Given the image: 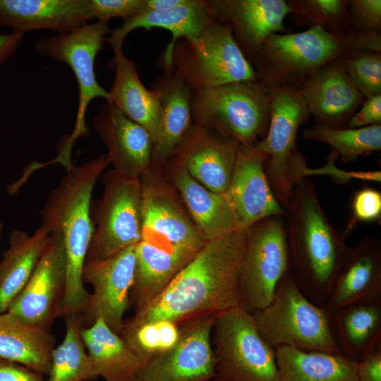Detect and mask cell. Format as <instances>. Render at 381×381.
Segmentation results:
<instances>
[{"mask_svg": "<svg viewBox=\"0 0 381 381\" xmlns=\"http://www.w3.org/2000/svg\"><path fill=\"white\" fill-rule=\"evenodd\" d=\"M246 241L247 229L206 241L163 291L126 322L167 320L180 326L241 307L239 274Z\"/></svg>", "mask_w": 381, "mask_h": 381, "instance_id": "1", "label": "cell"}, {"mask_svg": "<svg viewBox=\"0 0 381 381\" xmlns=\"http://www.w3.org/2000/svg\"><path fill=\"white\" fill-rule=\"evenodd\" d=\"M285 210L291 274L309 299L327 301L350 247L329 222L312 181L294 184Z\"/></svg>", "mask_w": 381, "mask_h": 381, "instance_id": "2", "label": "cell"}, {"mask_svg": "<svg viewBox=\"0 0 381 381\" xmlns=\"http://www.w3.org/2000/svg\"><path fill=\"white\" fill-rule=\"evenodd\" d=\"M106 154L80 165L72 164L59 185L48 193L40 211L42 224L62 236L66 255V281L58 315H80L90 294L82 273L93 233L92 193L108 166Z\"/></svg>", "mask_w": 381, "mask_h": 381, "instance_id": "3", "label": "cell"}, {"mask_svg": "<svg viewBox=\"0 0 381 381\" xmlns=\"http://www.w3.org/2000/svg\"><path fill=\"white\" fill-rule=\"evenodd\" d=\"M358 50L381 53V32L337 35L311 27L299 32L270 35L253 66L258 81L266 89L288 86L299 90L325 65Z\"/></svg>", "mask_w": 381, "mask_h": 381, "instance_id": "4", "label": "cell"}, {"mask_svg": "<svg viewBox=\"0 0 381 381\" xmlns=\"http://www.w3.org/2000/svg\"><path fill=\"white\" fill-rule=\"evenodd\" d=\"M252 315L260 334L274 350L290 346L340 353L331 329L329 310L313 303L290 271L279 281L270 303Z\"/></svg>", "mask_w": 381, "mask_h": 381, "instance_id": "5", "label": "cell"}, {"mask_svg": "<svg viewBox=\"0 0 381 381\" xmlns=\"http://www.w3.org/2000/svg\"><path fill=\"white\" fill-rule=\"evenodd\" d=\"M190 111L195 125L253 147L268 129L270 94L258 81L229 83L192 92Z\"/></svg>", "mask_w": 381, "mask_h": 381, "instance_id": "6", "label": "cell"}, {"mask_svg": "<svg viewBox=\"0 0 381 381\" xmlns=\"http://www.w3.org/2000/svg\"><path fill=\"white\" fill-rule=\"evenodd\" d=\"M171 64V71L192 92L232 82L258 81L255 69L236 42L231 27L214 18L199 35L175 43Z\"/></svg>", "mask_w": 381, "mask_h": 381, "instance_id": "7", "label": "cell"}, {"mask_svg": "<svg viewBox=\"0 0 381 381\" xmlns=\"http://www.w3.org/2000/svg\"><path fill=\"white\" fill-rule=\"evenodd\" d=\"M211 343L217 376L229 381H279L274 350L243 308L215 317Z\"/></svg>", "mask_w": 381, "mask_h": 381, "instance_id": "8", "label": "cell"}, {"mask_svg": "<svg viewBox=\"0 0 381 381\" xmlns=\"http://www.w3.org/2000/svg\"><path fill=\"white\" fill-rule=\"evenodd\" d=\"M101 199L91 202L93 233L85 262L105 259L137 245L143 235V198L139 178L104 172Z\"/></svg>", "mask_w": 381, "mask_h": 381, "instance_id": "9", "label": "cell"}, {"mask_svg": "<svg viewBox=\"0 0 381 381\" xmlns=\"http://www.w3.org/2000/svg\"><path fill=\"white\" fill-rule=\"evenodd\" d=\"M289 269L284 215L269 216L250 226L239 274L241 307L252 314L267 306Z\"/></svg>", "mask_w": 381, "mask_h": 381, "instance_id": "10", "label": "cell"}, {"mask_svg": "<svg viewBox=\"0 0 381 381\" xmlns=\"http://www.w3.org/2000/svg\"><path fill=\"white\" fill-rule=\"evenodd\" d=\"M270 118L266 135L255 146L264 153L265 175L280 205L286 209L298 181L292 159L300 127L311 116L298 90L288 86L268 89Z\"/></svg>", "mask_w": 381, "mask_h": 381, "instance_id": "11", "label": "cell"}, {"mask_svg": "<svg viewBox=\"0 0 381 381\" xmlns=\"http://www.w3.org/2000/svg\"><path fill=\"white\" fill-rule=\"evenodd\" d=\"M111 32L108 24L96 21L70 32L42 37L35 44V49L40 54L67 64L78 86L76 120L73 133L60 152L59 157L63 160L70 159L71 147L76 139L90 133L85 119L90 103L98 97L108 99V91L97 80L95 61L106 36Z\"/></svg>", "mask_w": 381, "mask_h": 381, "instance_id": "12", "label": "cell"}, {"mask_svg": "<svg viewBox=\"0 0 381 381\" xmlns=\"http://www.w3.org/2000/svg\"><path fill=\"white\" fill-rule=\"evenodd\" d=\"M135 264L136 245L103 260L85 262L83 281L93 288L83 312L90 325L102 318L112 331L121 333L131 305Z\"/></svg>", "mask_w": 381, "mask_h": 381, "instance_id": "13", "label": "cell"}, {"mask_svg": "<svg viewBox=\"0 0 381 381\" xmlns=\"http://www.w3.org/2000/svg\"><path fill=\"white\" fill-rule=\"evenodd\" d=\"M215 317H199L180 325L177 342L146 363L138 381H210L214 378L217 375L211 334Z\"/></svg>", "mask_w": 381, "mask_h": 381, "instance_id": "14", "label": "cell"}, {"mask_svg": "<svg viewBox=\"0 0 381 381\" xmlns=\"http://www.w3.org/2000/svg\"><path fill=\"white\" fill-rule=\"evenodd\" d=\"M66 281L64 240L59 234H50L48 246L31 277L6 312L25 323L49 329L58 316Z\"/></svg>", "mask_w": 381, "mask_h": 381, "instance_id": "15", "label": "cell"}, {"mask_svg": "<svg viewBox=\"0 0 381 381\" xmlns=\"http://www.w3.org/2000/svg\"><path fill=\"white\" fill-rule=\"evenodd\" d=\"M211 16L228 24L247 60L253 63L264 41L285 32L284 19L291 12L285 0H205Z\"/></svg>", "mask_w": 381, "mask_h": 381, "instance_id": "16", "label": "cell"}, {"mask_svg": "<svg viewBox=\"0 0 381 381\" xmlns=\"http://www.w3.org/2000/svg\"><path fill=\"white\" fill-rule=\"evenodd\" d=\"M143 198V235L195 250L206 241L174 190L151 165L139 177Z\"/></svg>", "mask_w": 381, "mask_h": 381, "instance_id": "17", "label": "cell"}, {"mask_svg": "<svg viewBox=\"0 0 381 381\" xmlns=\"http://www.w3.org/2000/svg\"><path fill=\"white\" fill-rule=\"evenodd\" d=\"M239 144L231 137L193 124L171 158L203 186L224 194L230 183Z\"/></svg>", "mask_w": 381, "mask_h": 381, "instance_id": "18", "label": "cell"}, {"mask_svg": "<svg viewBox=\"0 0 381 381\" xmlns=\"http://www.w3.org/2000/svg\"><path fill=\"white\" fill-rule=\"evenodd\" d=\"M92 128L107 147V160L117 173L139 178L151 165L155 143L149 133L109 102L92 121Z\"/></svg>", "mask_w": 381, "mask_h": 381, "instance_id": "19", "label": "cell"}, {"mask_svg": "<svg viewBox=\"0 0 381 381\" xmlns=\"http://www.w3.org/2000/svg\"><path fill=\"white\" fill-rule=\"evenodd\" d=\"M267 156L254 147L239 144L226 192L224 193L246 229L272 215H285L286 210L276 200L264 164Z\"/></svg>", "mask_w": 381, "mask_h": 381, "instance_id": "20", "label": "cell"}, {"mask_svg": "<svg viewBox=\"0 0 381 381\" xmlns=\"http://www.w3.org/2000/svg\"><path fill=\"white\" fill-rule=\"evenodd\" d=\"M299 92L315 124L346 128L365 97L346 74L340 59L325 65Z\"/></svg>", "mask_w": 381, "mask_h": 381, "instance_id": "21", "label": "cell"}, {"mask_svg": "<svg viewBox=\"0 0 381 381\" xmlns=\"http://www.w3.org/2000/svg\"><path fill=\"white\" fill-rule=\"evenodd\" d=\"M197 252L155 237L143 236L136 245L135 275L130 294L135 312L152 303Z\"/></svg>", "mask_w": 381, "mask_h": 381, "instance_id": "22", "label": "cell"}, {"mask_svg": "<svg viewBox=\"0 0 381 381\" xmlns=\"http://www.w3.org/2000/svg\"><path fill=\"white\" fill-rule=\"evenodd\" d=\"M92 19L89 0H0V25L25 34L70 32Z\"/></svg>", "mask_w": 381, "mask_h": 381, "instance_id": "23", "label": "cell"}, {"mask_svg": "<svg viewBox=\"0 0 381 381\" xmlns=\"http://www.w3.org/2000/svg\"><path fill=\"white\" fill-rule=\"evenodd\" d=\"M381 298V241L367 235L350 250L327 301L329 312Z\"/></svg>", "mask_w": 381, "mask_h": 381, "instance_id": "24", "label": "cell"}, {"mask_svg": "<svg viewBox=\"0 0 381 381\" xmlns=\"http://www.w3.org/2000/svg\"><path fill=\"white\" fill-rule=\"evenodd\" d=\"M109 65L114 75L107 102L144 128L155 145L160 137L162 123L159 93L144 86L135 62L126 56L123 49L114 50Z\"/></svg>", "mask_w": 381, "mask_h": 381, "instance_id": "25", "label": "cell"}, {"mask_svg": "<svg viewBox=\"0 0 381 381\" xmlns=\"http://www.w3.org/2000/svg\"><path fill=\"white\" fill-rule=\"evenodd\" d=\"M169 159L175 188L206 241L244 229L224 193H217L207 189L174 159Z\"/></svg>", "mask_w": 381, "mask_h": 381, "instance_id": "26", "label": "cell"}, {"mask_svg": "<svg viewBox=\"0 0 381 381\" xmlns=\"http://www.w3.org/2000/svg\"><path fill=\"white\" fill-rule=\"evenodd\" d=\"M205 0H190L183 6L170 10H144L140 13L124 20L122 25L111 32L106 38L113 50L123 49L126 37L137 28L150 30L162 28L171 33V40L164 51L159 64L164 71H171V56L175 43L185 38L199 35L212 20Z\"/></svg>", "mask_w": 381, "mask_h": 381, "instance_id": "27", "label": "cell"}, {"mask_svg": "<svg viewBox=\"0 0 381 381\" xmlns=\"http://www.w3.org/2000/svg\"><path fill=\"white\" fill-rule=\"evenodd\" d=\"M50 239L41 224L32 234L16 229L11 232L9 246L0 262V313H6L25 287L44 254Z\"/></svg>", "mask_w": 381, "mask_h": 381, "instance_id": "28", "label": "cell"}, {"mask_svg": "<svg viewBox=\"0 0 381 381\" xmlns=\"http://www.w3.org/2000/svg\"><path fill=\"white\" fill-rule=\"evenodd\" d=\"M153 90L159 95L162 109L160 137L152 156V162L158 164L172 157L194 123L190 111L192 92L181 77L173 71H164Z\"/></svg>", "mask_w": 381, "mask_h": 381, "instance_id": "29", "label": "cell"}, {"mask_svg": "<svg viewBox=\"0 0 381 381\" xmlns=\"http://www.w3.org/2000/svg\"><path fill=\"white\" fill-rule=\"evenodd\" d=\"M90 359L104 381H138L143 367L138 358L121 336L102 318L81 329Z\"/></svg>", "mask_w": 381, "mask_h": 381, "instance_id": "30", "label": "cell"}, {"mask_svg": "<svg viewBox=\"0 0 381 381\" xmlns=\"http://www.w3.org/2000/svg\"><path fill=\"white\" fill-rule=\"evenodd\" d=\"M55 339L49 329L0 313V359L15 362L47 375Z\"/></svg>", "mask_w": 381, "mask_h": 381, "instance_id": "31", "label": "cell"}, {"mask_svg": "<svg viewBox=\"0 0 381 381\" xmlns=\"http://www.w3.org/2000/svg\"><path fill=\"white\" fill-rule=\"evenodd\" d=\"M279 381H358L357 361L341 353L274 350Z\"/></svg>", "mask_w": 381, "mask_h": 381, "instance_id": "32", "label": "cell"}, {"mask_svg": "<svg viewBox=\"0 0 381 381\" xmlns=\"http://www.w3.org/2000/svg\"><path fill=\"white\" fill-rule=\"evenodd\" d=\"M330 315L346 356L361 358L381 341V298L358 302Z\"/></svg>", "mask_w": 381, "mask_h": 381, "instance_id": "33", "label": "cell"}, {"mask_svg": "<svg viewBox=\"0 0 381 381\" xmlns=\"http://www.w3.org/2000/svg\"><path fill=\"white\" fill-rule=\"evenodd\" d=\"M66 332L62 342L52 354L48 377L44 381H88L98 375L82 339L80 315L65 316Z\"/></svg>", "mask_w": 381, "mask_h": 381, "instance_id": "34", "label": "cell"}, {"mask_svg": "<svg viewBox=\"0 0 381 381\" xmlns=\"http://www.w3.org/2000/svg\"><path fill=\"white\" fill-rule=\"evenodd\" d=\"M303 135L308 140L329 145L344 164L381 149V125L337 128L315 124L304 130Z\"/></svg>", "mask_w": 381, "mask_h": 381, "instance_id": "35", "label": "cell"}, {"mask_svg": "<svg viewBox=\"0 0 381 381\" xmlns=\"http://www.w3.org/2000/svg\"><path fill=\"white\" fill-rule=\"evenodd\" d=\"M143 366L171 349L180 336V327L169 320H157L139 324L124 320L119 334Z\"/></svg>", "mask_w": 381, "mask_h": 381, "instance_id": "36", "label": "cell"}, {"mask_svg": "<svg viewBox=\"0 0 381 381\" xmlns=\"http://www.w3.org/2000/svg\"><path fill=\"white\" fill-rule=\"evenodd\" d=\"M349 0H288L293 23L344 35L352 32Z\"/></svg>", "mask_w": 381, "mask_h": 381, "instance_id": "37", "label": "cell"}, {"mask_svg": "<svg viewBox=\"0 0 381 381\" xmlns=\"http://www.w3.org/2000/svg\"><path fill=\"white\" fill-rule=\"evenodd\" d=\"M340 61L358 91L368 98L381 94V53L358 50Z\"/></svg>", "mask_w": 381, "mask_h": 381, "instance_id": "38", "label": "cell"}, {"mask_svg": "<svg viewBox=\"0 0 381 381\" xmlns=\"http://www.w3.org/2000/svg\"><path fill=\"white\" fill-rule=\"evenodd\" d=\"M92 19L108 24L116 17L126 20L146 8V0H89Z\"/></svg>", "mask_w": 381, "mask_h": 381, "instance_id": "39", "label": "cell"}, {"mask_svg": "<svg viewBox=\"0 0 381 381\" xmlns=\"http://www.w3.org/2000/svg\"><path fill=\"white\" fill-rule=\"evenodd\" d=\"M349 13L353 30L381 32L380 0H350Z\"/></svg>", "mask_w": 381, "mask_h": 381, "instance_id": "40", "label": "cell"}, {"mask_svg": "<svg viewBox=\"0 0 381 381\" xmlns=\"http://www.w3.org/2000/svg\"><path fill=\"white\" fill-rule=\"evenodd\" d=\"M353 222H368L380 219L381 193L366 187L356 191L351 201Z\"/></svg>", "mask_w": 381, "mask_h": 381, "instance_id": "41", "label": "cell"}, {"mask_svg": "<svg viewBox=\"0 0 381 381\" xmlns=\"http://www.w3.org/2000/svg\"><path fill=\"white\" fill-rule=\"evenodd\" d=\"M381 125V94L365 98L360 109L351 116L346 128H356Z\"/></svg>", "mask_w": 381, "mask_h": 381, "instance_id": "42", "label": "cell"}, {"mask_svg": "<svg viewBox=\"0 0 381 381\" xmlns=\"http://www.w3.org/2000/svg\"><path fill=\"white\" fill-rule=\"evenodd\" d=\"M358 381H381V341L357 362Z\"/></svg>", "mask_w": 381, "mask_h": 381, "instance_id": "43", "label": "cell"}, {"mask_svg": "<svg viewBox=\"0 0 381 381\" xmlns=\"http://www.w3.org/2000/svg\"><path fill=\"white\" fill-rule=\"evenodd\" d=\"M0 381H44L43 375L21 364L0 359Z\"/></svg>", "mask_w": 381, "mask_h": 381, "instance_id": "44", "label": "cell"}, {"mask_svg": "<svg viewBox=\"0 0 381 381\" xmlns=\"http://www.w3.org/2000/svg\"><path fill=\"white\" fill-rule=\"evenodd\" d=\"M24 38V34L13 32L0 33V66L7 61L16 52Z\"/></svg>", "mask_w": 381, "mask_h": 381, "instance_id": "45", "label": "cell"}, {"mask_svg": "<svg viewBox=\"0 0 381 381\" xmlns=\"http://www.w3.org/2000/svg\"><path fill=\"white\" fill-rule=\"evenodd\" d=\"M190 0H146L147 10L162 11L176 8L188 4Z\"/></svg>", "mask_w": 381, "mask_h": 381, "instance_id": "46", "label": "cell"}, {"mask_svg": "<svg viewBox=\"0 0 381 381\" xmlns=\"http://www.w3.org/2000/svg\"><path fill=\"white\" fill-rule=\"evenodd\" d=\"M210 381H229L225 378L221 377L219 376L216 375L214 378H212Z\"/></svg>", "mask_w": 381, "mask_h": 381, "instance_id": "47", "label": "cell"}, {"mask_svg": "<svg viewBox=\"0 0 381 381\" xmlns=\"http://www.w3.org/2000/svg\"><path fill=\"white\" fill-rule=\"evenodd\" d=\"M4 230V224L0 221V239Z\"/></svg>", "mask_w": 381, "mask_h": 381, "instance_id": "48", "label": "cell"}]
</instances>
